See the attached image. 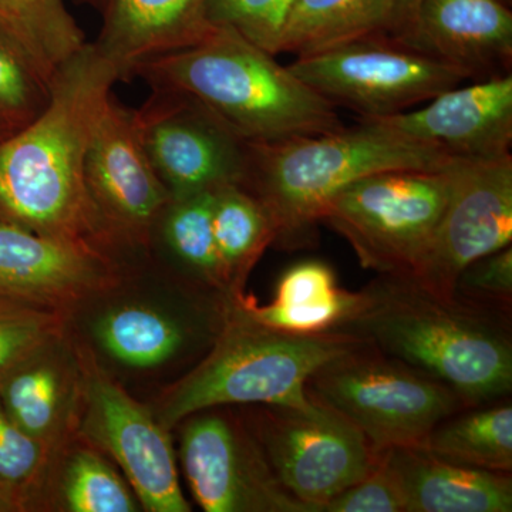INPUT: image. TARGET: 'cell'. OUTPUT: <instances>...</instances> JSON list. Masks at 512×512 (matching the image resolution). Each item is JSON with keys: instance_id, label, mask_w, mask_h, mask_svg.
Segmentation results:
<instances>
[{"instance_id": "ffe728a7", "label": "cell", "mask_w": 512, "mask_h": 512, "mask_svg": "<svg viewBox=\"0 0 512 512\" xmlns=\"http://www.w3.org/2000/svg\"><path fill=\"white\" fill-rule=\"evenodd\" d=\"M406 512H511L512 477L448 463L420 447L383 451Z\"/></svg>"}, {"instance_id": "d6a6232c", "label": "cell", "mask_w": 512, "mask_h": 512, "mask_svg": "<svg viewBox=\"0 0 512 512\" xmlns=\"http://www.w3.org/2000/svg\"><path fill=\"white\" fill-rule=\"evenodd\" d=\"M45 444L20 429L0 402V487L19 494L26 504V493L45 461Z\"/></svg>"}, {"instance_id": "e0dca14e", "label": "cell", "mask_w": 512, "mask_h": 512, "mask_svg": "<svg viewBox=\"0 0 512 512\" xmlns=\"http://www.w3.org/2000/svg\"><path fill=\"white\" fill-rule=\"evenodd\" d=\"M96 247L0 222V296L59 301L92 288L103 274Z\"/></svg>"}, {"instance_id": "8d00e7d4", "label": "cell", "mask_w": 512, "mask_h": 512, "mask_svg": "<svg viewBox=\"0 0 512 512\" xmlns=\"http://www.w3.org/2000/svg\"><path fill=\"white\" fill-rule=\"evenodd\" d=\"M0 30H5V32H8L9 35H12L13 37H15L16 40H19V42H20L18 35H16L15 30L12 29V26H10L8 18H6L5 10H3V8H2V3H0ZM20 43H22V42H20ZM22 45H23V43H22ZM23 47H25V46H23ZM25 49H26V47H25ZM26 50H28V49H26ZM30 56H32V55H30Z\"/></svg>"}, {"instance_id": "8992f818", "label": "cell", "mask_w": 512, "mask_h": 512, "mask_svg": "<svg viewBox=\"0 0 512 512\" xmlns=\"http://www.w3.org/2000/svg\"><path fill=\"white\" fill-rule=\"evenodd\" d=\"M306 392L348 417L377 453L421 447L440 421L467 409L446 384L370 342L316 370Z\"/></svg>"}, {"instance_id": "484cf974", "label": "cell", "mask_w": 512, "mask_h": 512, "mask_svg": "<svg viewBox=\"0 0 512 512\" xmlns=\"http://www.w3.org/2000/svg\"><path fill=\"white\" fill-rule=\"evenodd\" d=\"M214 191L171 198L158 220L174 258L201 284L217 289L227 299L212 228Z\"/></svg>"}, {"instance_id": "ac0fdd59", "label": "cell", "mask_w": 512, "mask_h": 512, "mask_svg": "<svg viewBox=\"0 0 512 512\" xmlns=\"http://www.w3.org/2000/svg\"><path fill=\"white\" fill-rule=\"evenodd\" d=\"M212 32L205 0H107L93 45L120 80H130L138 63L198 45Z\"/></svg>"}, {"instance_id": "7c38bea8", "label": "cell", "mask_w": 512, "mask_h": 512, "mask_svg": "<svg viewBox=\"0 0 512 512\" xmlns=\"http://www.w3.org/2000/svg\"><path fill=\"white\" fill-rule=\"evenodd\" d=\"M134 114L148 160L171 198L244 183L247 141L191 97L153 90Z\"/></svg>"}, {"instance_id": "9a60e30c", "label": "cell", "mask_w": 512, "mask_h": 512, "mask_svg": "<svg viewBox=\"0 0 512 512\" xmlns=\"http://www.w3.org/2000/svg\"><path fill=\"white\" fill-rule=\"evenodd\" d=\"M362 120L460 160L510 156L512 74L446 90L421 109Z\"/></svg>"}, {"instance_id": "3957f363", "label": "cell", "mask_w": 512, "mask_h": 512, "mask_svg": "<svg viewBox=\"0 0 512 512\" xmlns=\"http://www.w3.org/2000/svg\"><path fill=\"white\" fill-rule=\"evenodd\" d=\"M133 77L191 97L247 143L343 128L336 106L234 30L214 29L198 45L144 60Z\"/></svg>"}, {"instance_id": "4316f807", "label": "cell", "mask_w": 512, "mask_h": 512, "mask_svg": "<svg viewBox=\"0 0 512 512\" xmlns=\"http://www.w3.org/2000/svg\"><path fill=\"white\" fill-rule=\"evenodd\" d=\"M0 3L20 42L50 82L56 70L87 43L64 0H0Z\"/></svg>"}, {"instance_id": "30bf717a", "label": "cell", "mask_w": 512, "mask_h": 512, "mask_svg": "<svg viewBox=\"0 0 512 512\" xmlns=\"http://www.w3.org/2000/svg\"><path fill=\"white\" fill-rule=\"evenodd\" d=\"M184 421L181 466L202 510L311 512L279 483L245 419L211 407Z\"/></svg>"}, {"instance_id": "44dd1931", "label": "cell", "mask_w": 512, "mask_h": 512, "mask_svg": "<svg viewBox=\"0 0 512 512\" xmlns=\"http://www.w3.org/2000/svg\"><path fill=\"white\" fill-rule=\"evenodd\" d=\"M225 318L192 323L151 306L123 305L104 313L94 333L104 352L116 362L151 369L173 360L195 338L215 340Z\"/></svg>"}, {"instance_id": "ba28073f", "label": "cell", "mask_w": 512, "mask_h": 512, "mask_svg": "<svg viewBox=\"0 0 512 512\" xmlns=\"http://www.w3.org/2000/svg\"><path fill=\"white\" fill-rule=\"evenodd\" d=\"M247 407L245 421L279 483L311 512H323L382 456L348 417L316 400L303 407Z\"/></svg>"}, {"instance_id": "603a6c76", "label": "cell", "mask_w": 512, "mask_h": 512, "mask_svg": "<svg viewBox=\"0 0 512 512\" xmlns=\"http://www.w3.org/2000/svg\"><path fill=\"white\" fill-rule=\"evenodd\" d=\"M420 448L458 466L511 474L510 400L467 407L451 414L430 431Z\"/></svg>"}, {"instance_id": "d590c367", "label": "cell", "mask_w": 512, "mask_h": 512, "mask_svg": "<svg viewBox=\"0 0 512 512\" xmlns=\"http://www.w3.org/2000/svg\"><path fill=\"white\" fill-rule=\"evenodd\" d=\"M25 507V501L19 494L0 487V512H18L25 510Z\"/></svg>"}, {"instance_id": "836d02e7", "label": "cell", "mask_w": 512, "mask_h": 512, "mask_svg": "<svg viewBox=\"0 0 512 512\" xmlns=\"http://www.w3.org/2000/svg\"><path fill=\"white\" fill-rule=\"evenodd\" d=\"M323 512H406L402 488L384 453L362 480L336 495Z\"/></svg>"}, {"instance_id": "9c48e42d", "label": "cell", "mask_w": 512, "mask_h": 512, "mask_svg": "<svg viewBox=\"0 0 512 512\" xmlns=\"http://www.w3.org/2000/svg\"><path fill=\"white\" fill-rule=\"evenodd\" d=\"M288 67L333 106L349 107L362 119L403 113L473 79L466 70L386 35L299 56Z\"/></svg>"}, {"instance_id": "f546056e", "label": "cell", "mask_w": 512, "mask_h": 512, "mask_svg": "<svg viewBox=\"0 0 512 512\" xmlns=\"http://www.w3.org/2000/svg\"><path fill=\"white\" fill-rule=\"evenodd\" d=\"M293 0H205L211 28L234 30L252 45L278 55Z\"/></svg>"}, {"instance_id": "83f0119b", "label": "cell", "mask_w": 512, "mask_h": 512, "mask_svg": "<svg viewBox=\"0 0 512 512\" xmlns=\"http://www.w3.org/2000/svg\"><path fill=\"white\" fill-rule=\"evenodd\" d=\"M63 501L72 512H134L136 494L99 454L74 453L64 470Z\"/></svg>"}, {"instance_id": "74e56055", "label": "cell", "mask_w": 512, "mask_h": 512, "mask_svg": "<svg viewBox=\"0 0 512 512\" xmlns=\"http://www.w3.org/2000/svg\"><path fill=\"white\" fill-rule=\"evenodd\" d=\"M15 131L18 130H16L9 121H6L0 116V141L5 140L6 137L12 136Z\"/></svg>"}, {"instance_id": "f35d334b", "label": "cell", "mask_w": 512, "mask_h": 512, "mask_svg": "<svg viewBox=\"0 0 512 512\" xmlns=\"http://www.w3.org/2000/svg\"><path fill=\"white\" fill-rule=\"evenodd\" d=\"M80 3H87V5H92L94 8L103 10L104 5H106L107 0H79Z\"/></svg>"}, {"instance_id": "f1b7e54d", "label": "cell", "mask_w": 512, "mask_h": 512, "mask_svg": "<svg viewBox=\"0 0 512 512\" xmlns=\"http://www.w3.org/2000/svg\"><path fill=\"white\" fill-rule=\"evenodd\" d=\"M52 82L19 40L0 30V116L16 130L46 109Z\"/></svg>"}, {"instance_id": "52a82bcc", "label": "cell", "mask_w": 512, "mask_h": 512, "mask_svg": "<svg viewBox=\"0 0 512 512\" xmlns=\"http://www.w3.org/2000/svg\"><path fill=\"white\" fill-rule=\"evenodd\" d=\"M456 164L367 175L336 192L319 222L352 245L363 268L379 275L412 274L446 208Z\"/></svg>"}, {"instance_id": "7a4b0ae2", "label": "cell", "mask_w": 512, "mask_h": 512, "mask_svg": "<svg viewBox=\"0 0 512 512\" xmlns=\"http://www.w3.org/2000/svg\"><path fill=\"white\" fill-rule=\"evenodd\" d=\"M369 302L343 329L446 384L464 406L512 392V319L427 291L409 276L379 275Z\"/></svg>"}, {"instance_id": "d6986e66", "label": "cell", "mask_w": 512, "mask_h": 512, "mask_svg": "<svg viewBox=\"0 0 512 512\" xmlns=\"http://www.w3.org/2000/svg\"><path fill=\"white\" fill-rule=\"evenodd\" d=\"M228 302L242 315L268 328L315 335L345 329L366 308L369 292L366 288L359 292L340 288L332 266L309 259L286 269L268 305H259L244 293Z\"/></svg>"}, {"instance_id": "7402d4cb", "label": "cell", "mask_w": 512, "mask_h": 512, "mask_svg": "<svg viewBox=\"0 0 512 512\" xmlns=\"http://www.w3.org/2000/svg\"><path fill=\"white\" fill-rule=\"evenodd\" d=\"M394 0H293L279 53L306 56L366 37L387 35Z\"/></svg>"}, {"instance_id": "5bb4252c", "label": "cell", "mask_w": 512, "mask_h": 512, "mask_svg": "<svg viewBox=\"0 0 512 512\" xmlns=\"http://www.w3.org/2000/svg\"><path fill=\"white\" fill-rule=\"evenodd\" d=\"M86 187L100 237H143L171 200L141 143L134 110L113 93L87 151Z\"/></svg>"}, {"instance_id": "277c9868", "label": "cell", "mask_w": 512, "mask_h": 512, "mask_svg": "<svg viewBox=\"0 0 512 512\" xmlns=\"http://www.w3.org/2000/svg\"><path fill=\"white\" fill-rule=\"evenodd\" d=\"M460 158L362 120L319 136L247 143L242 187L264 205L275 228L274 245L312 247L323 205L367 175L399 170H444Z\"/></svg>"}, {"instance_id": "8fae6325", "label": "cell", "mask_w": 512, "mask_h": 512, "mask_svg": "<svg viewBox=\"0 0 512 512\" xmlns=\"http://www.w3.org/2000/svg\"><path fill=\"white\" fill-rule=\"evenodd\" d=\"M450 195L423 258L409 276L436 295L453 296L471 262L512 242V157L460 160Z\"/></svg>"}, {"instance_id": "4dcf8cb0", "label": "cell", "mask_w": 512, "mask_h": 512, "mask_svg": "<svg viewBox=\"0 0 512 512\" xmlns=\"http://www.w3.org/2000/svg\"><path fill=\"white\" fill-rule=\"evenodd\" d=\"M454 298L512 319V247L481 256L458 275Z\"/></svg>"}, {"instance_id": "4fadbf2b", "label": "cell", "mask_w": 512, "mask_h": 512, "mask_svg": "<svg viewBox=\"0 0 512 512\" xmlns=\"http://www.w3.org/2000/svg\"><path fill=\"white\" fill-rule=\"evenodd\" d=\"M84 403L83 436L119 464L141 507L190 512L170 434L157 416L100 372L87 377Z\"/></svg>"}, {"instance_id": "cb8c5ba5", "label": "cell", "mask_w": 512, "mask_h": 512, "mask_svg": "<svg viewBox=\"0 0 512 512\" xmlns=\"http://www.w3.org/2000/svg\"><path fill=\"white\" fill-rule=\"evenodd\" d=\"M212 228L228 301L241 295L249 271L274 244L275 228L262 202L241 184L214 191Z\"/></svg>"}, {"instance_id": "d4e9b609", "label": "cell", "mask_w": 512, "mask_h": 512, "mask_svg": "<svg viewBox=\"0 0 512 512\" xmlns=\"http://www.w3.org/2000/svg\"><path fill=\"white\" fill-rule=\"evenodd\" d=\"M47 343L0 375V402L6 412L45 446L59 429L69 397L64 367L46 352Z\"/></svg>"}, {"instance_id": "5b68a950", "label": "cell", "mask_w": 512, "mask_h": 512, "mask_svg": "<svg viewBox=\"0 0 512 512\" xmlns=\"http://www.w3.org/2000/svg\"><path fill=\"white\" fill-rule=\"evenodd\" d=\"M366 343L343 330L299 335L268 328L227 302V318L207 355L168 390L157 419L170 430L211 407L308 406L313 373Z\"/></svg>"}, {"instance_id": "6da1fadb", "label": "cell", "mask_w": 512, "mask_h": 512, "mask_svg": "<svg viewBox=\"0 0 512 512\" xmlns=\"http://www.w3.org/2000/svg\"><path fill=\"white\" fill-rule=\"evenodd\" d=\"M119 80L93 43L56 70L46 109L0 141V222L87 244L101 238L86 158Z\"/></svg>"}, {"instance_id": "e575fe53", "label": "cell", "mask_w": 512, "mask_h": 512, "mask_svg": "<svg viewBox=\"0 0 512 512\" xmlns=\"http://www.w3.org/2000/svg\"><path fill=\"white\" fill-rule=\"evenodd\" d=\"M420 0H394L392 26L387 36L399 35L413 19L414 12L419 6Z\"/></svg>"}, {"instance_id": "2e32d148", "label": "cell", "mask_w": 512, "mask_h": 512, "mask_svg": "<svg viewBox=\"0 0 512 512\" xmlns=\"http://www.w3.org/2000/svg\"><path fill=\"white\" fill-rule=\"evenodd\" d=\"M390 39L487 79L510 66L512 13L501 0H420L406 29Z\"/></svg>"}, {"instance_id": "1f68e13d", "label": "cell", "mask_w": 512, "mask_h": 512, "mask_svg": "<svg viewBox=\"0 0 512 512\" xmlns=\"http://www.w3.org/2000/svg\"><path fill=\"white\" fill-rule=\"evenodd\" d=\"M53 319L32 303L0 296V375L49 342Z\"/></svg>"}]
</instances>
